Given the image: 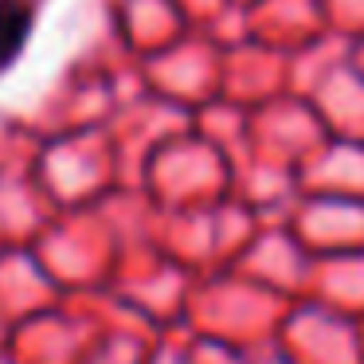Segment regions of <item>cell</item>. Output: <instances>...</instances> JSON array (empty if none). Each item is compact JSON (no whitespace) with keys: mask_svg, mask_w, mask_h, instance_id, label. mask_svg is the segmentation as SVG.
Returning a JSON list of instances; mask_svg holds the SVG:
<instances>
[{"mask_svg":"<svg viewBox=\"0 0 364 364\" xmlns=\"http://www.w3.org/2000/svg\"><path fill=\"white\" fill-rule=\"evenodd\" d=\"M36 12L28 0H0V67L20 59L28 36H32Z\"/></svg>","mask_w":364,"mask_h":364,"instance_id":"cell-1","label":"cell"}]
</instances>
